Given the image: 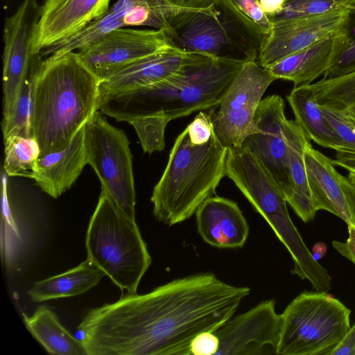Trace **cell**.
I'll list each match as a JSON object with an SVG mask.
<instances>
[{"label":"cell","mask_w":355,"mask_h":355,"mask_svg":"<svg viewBox=\"0 0 355 355\" xmlns=\"http://www.w3.org/2000/svg\"><path fill=\"white\" fill-rule=\"evenodd\" d=\"M284 135L291 178V193L286 200L296 214L307 223L314 218L318 211L309 187L304 162V150L310 139L295 120H286Z\"/></svg>","instance_id":"7402d4cb"},{"label":"cell","mask_w":355,"mask_h":355,"mask_svg":"<svg viewBox=\"0 0 355 355\" xmlns=\"http://www.w3.org/2000/svg\"><path fill=\"white\" fill-rule=\"evenodd\" d=\"M4 144L3 170L7 175L31 178L40 154L36 139L12 136L4 139Z\"/></svg>","instance_id":"f1b7e54d"},{"label":"cell","mask_w":355,"mask_h":355,"mask_svg":"<svg viewBox=\"0 0 355 355\" xmlns=\"http://www.w3.org/2000/svg\"><path fill=\"white\" fill-rule=\"evenodd\" d=\"M87 259L123 293H136L151 257L135 220L101 189L85 236Z\"/></svg>","instance_id":"5b68a950"},{"label":"cell","mask_w":355,"mask_h":355,"mask_svg":"<svg viewBox=\"0 0 355 355\" xmlns=\"http://www.w3.org/2000/svg\"><path fill=\"white\" fill-rule=\"evenodd\" d=\"M342 187L346 197L348 207L355 225V184L347 176L340 175Z\"/></svg>","instance_id":"ab89813d"},{"label":"cell","mask_w":355,"mask_h":355,"mask_svg":"<svg viewBox=\"0 0 355 355\" xmlns=\"http://www.w3.org/2000/svg\"><path fill=\"white\" fill-rule=\"evenodd\" d=\"M62 0H46L44 4L42 6L41 10H46L51 8L58 3L61 2Z\"/></svg>","instance_id":"f6af8a7d"},{"label":"cell","mask_w":355,"mask_h":355,"mask_svg":"<svg viewBox=\"0 0 355 355\" xmlns=\"http://www.w3.org/2000/svg\"><path fill=\"white\" fill-rule=\"evenodd\" d=\"M250 293L195 274L92 309L78 329L87 355H190L193 338L216 331Z\"/></svg>","instance_id":"6da1fadb"},{"label":"cell","mask_w":355,"mask_h":355,"mask_svg":"<svg viewBox=\"0 0 355 355\" xmlns=\"http://www.w3.org/2000/svg\"><path fill=\"white\" fill-rule=\"evenodd\" d=\"M314 98L321 106L336 110H347L355 105V71L311 84Z\"/></svg>","instance_id":"f546056e"},{"label":"cell","mask_w":355,"mask_h":355,"mask_svg":"<svg viewBox=\"0 0 355 355\" xmlns=\"http://www.w3.org/2000/svg\"><path fill=\"white\" fill-rule=\"evenodd\" d=\"M188 54L171 47L125 67L100 83L98 101L168 78L181 68Z\"/></svg>","instance_id":"e0dca14e"},{"label":"cell","mask_w":355,"mask_h":355,"mask_svg":"<svg viewBox=\"0 0 355 355\" xmlns=\"http://www.w3.org/2000/svg\"><path fill=\"white\" fill-rule=\"evenodd\" d=\"M347 177L355 184V172L349 171Z\"/></svg>","instance_id":"bcb514c9"},{"label":"cell","mask_w":355,"mask_h":355,"mask_svg":"<svg viewBox=\"0 0 355 355\" xmlns=\"http://www.w3.org/2000/svg\"><path fill=\"white\" fill-rule=\"evenodd\" d=\"M22 315L26 329L49 354L87 355L82 340L64 328L48 306L41 305L31 315Z\"/></svg>","instance_id":"d4e9b609"},{"label":"cell","mask_w":355,"mask_h":355,"mask_svg":"<svg viewBox=\"0 0 355 355\" xmlns=\"http://www.w3.org/2000/svg\"><path fill=\"white\" fill-rule=\"evenodd\" d=\"M345 111H347L355 119V105Z\"/></svg>","instance_id":"7dc6e473"},{"label":"cell","mask_w":355,"mask_h":355,"mask_svg":"<svg viewBox=\"0 0 355 355\" xmlns=\"http://www.w3.org/2000/svg\"><path fill=\"white\" fill-rule=\"evenodd\" d=\"M168 23L169 39L177 49L217 58L250 61L232 43L213 3L206 8L180 12L173 16Z\"/></svg>","instance_id":"9a60e30c"},{"label":"cell","mask_w":355,"mask_h":355,"mask_svg":"<svg viewBox=\"0 0 355 355\" xmlns=\"http://www.w3.org/2000/svg\"><path fill=\"white\" fill-rule=\"evenodd\" d=\"M286 120L283 98L277 94L266 96L260 102L254 117L255 131L242 145L271 174L286 198L291 193L289 158L284 135Z\"/></svg>","instance_id":"7c38bea8"},{"label":"cell","mask_w":355,"mask_h":355,"mask_svg":"<svg viewBox=\"0 0 355 355\" xmlns=\"http://www.w3.org/2000/svg\"><path fill=\"white\" fill-rule=\"evenodd\" d=\"M87 164L84 125L67 147L39 157L31 178L43 191L58 198L71 188Z\"/></svg>","instance_id":"ffe728a7"},{"label":"cell","mask_w":355,"mask_h":355,"mask_svg":"<svg viewBox=\"0 0 355 355\" xmlns=\"http://www.w3.org/2000/svg\"><path fill=\"white\" fill-rule=\"evenodd\" d=\"M350 313L327 292L300 293L281 314L276 354L330 355L350 328Z\"/></svg>","instance_id":"52a82bcc"},{"label":"cell","mask_w":355,"mask_h":355,"mask_svg":"<svg viewBox=\"0 0 355 355\" xmlns=\"http://www.w3.org/2000/svg\"><path fill=\"white\" fill-rule=\"evenodd\" d=\"M245 62L189 53L183 65L171 76L148 87L101 99L98 109L118 121L130 123L153 116L170 121L216 107Z\"/></svg>","instance_id":"3957f363"},{"label":"cell","mask_w":355,"mask_h":355,"mask_svg":"<svg viewBox=\"0 0 355 355\" xmlns=\"http://www.w3.org/2000/svg\"><path fill=\"white\" fill-rule=\"evenodd\" d=\"M98 79L77 53L49 56L35 65L31 137L39 157L67 147L98 111Z\"/></svg>","instance_id":"277c9868"},{"label":"cell","mask_w":355,"mask_h":355,"mask_svg":"<svg viewBox=\"0 0 355 355\" xmlns=\"http://www.w3.org/2000/svg\"><path fill=\"white\" fill-rule=\"evenodd\" d=\"M321 109L324 117L341 139L343 150L355 153V119L345 110L324 107H321Z\"/></svg>","instance_id":"836d02e7"},{"label":"cell","mask_w":355,"mask_h":355,"mask_svg":"<svg viewBox=\"0 0 355 355\" xmlns=\"http://www.w3.org/2000/svg\"><path fill=\"white\" fill-rule=\"evenodd\" d=\"M287 100L295 121L305 134L320 146L336 151L343 150L338 135L324 117L321 107L315 100L311 84L294 87Z\"/></svg>","instance_id":"cb8c5ba5"},{"label":"cell","mask_w":355,"mask_h":355,"mask_svg":"<svg viewBox=\"0 0 355 355\" xmlns=\"http://www.w3.org/2000/svg\"><path fill=\"white\" fill-rule=\"evenodd\" d=\"M175 47L164 30L119 28L77 55L100 83L144 58Z\"/></svg>","instance_id":"30bf717a"},{"label":"cell","mask_w":355,"mask_h":355,"mask_svg":"<svg viewBox=\"0 0 355 355\" xmlns=\"http://www.w3.org/2000/svg\"><path fill=\"white\" fill-rule=\"evenodd\" d=\"M259 1L266 15L271 17L282 10L285 0H259Z\"/></svg>","instance_id":"7bdbcfd3"},{"label":"cell","mask_w":355,"mask_h":355,"mask_svg":"<svg viewBox=\"0 0 355 355\" xmlns=\"http://www.w3.org/2000/svg\"><path fill=\"white\" fill-rule=\"evenodd\" d=\"M35 65L31 64L9 121L1 125L3 139L12 136L31 137V117L33 108Z\"/></svg>","instance_id":"4dcf8cb0"},{"label":"cell","mask_w":355,"mask_h":355,"mask_svg":"<svg viewBox=\"0 0 355 355\" xmlns=\"http://www.w3.org/2000/svg\"><path fill=\"white\" fill-rule=\"evenodd\" d=\"M121 27H124L122 20L108 9L103 15L92 21L74 35L46 47L39 54L42 57L47 58L59 56L74 50L79 51Z\"/></svg>","instance_id":"83f0119b"},{"label":"cell","mask_w":355,"mask_h":355,"mask_svg":"<svg viewBox=\"0 0 355 355\" xmlns=\"http://www.w3.org/2000/svg\"><path fill=\"white\" fill-rule=\"evenodd\" d=\"M226 176L268 223L289 252L293 274L307 275L318 262L306 247L288 211L286 196L261 162L244 148H228Z\"/></svg>","instance_id":"8992f818"},{"label":"cell","mask_w":355,"mask_h":355,"mask_svg":"<svg viewBox=\"0 0 355 355\" xmlns=\"http://www.w3.org/2000/svg\"><path fill=\"white\" fill-rule=\"evenodd\" d=\"M330 355H355V324L348 330Z\"/></svg>","instance_id":"f35d334b"},{"label":"cell","mask_w":355,"mask_h":355,"mask_svg":"<svg viewBox=\"0 0 355 355\" xmlns=\"http://www.w3.org/2000/svg\"><path fill=\"white\" fill-rule=\"evenodd\" d=\"M282 318L273 300L262 301L246 312L232 316L215 334L219 339L216 355L276 354Z\"/></svg>","instance_id":"4fadbf2b"},{"label":"cell","mask_w":355,"mask_h":355,"mask_svg":"<svg viewBox=\"0 0 355 355\" xmlns=\"http://www.w3.org/2000/svg\"><path fill=\"white\" fill-rule=\"evenodd\" d=\"M166 0H117L109 8L119 17L124 27L146 26L157 30L171 31L169 20L185 10Z\"/></svg>","instance_id":"4316f807"},{"label":"cell","mask_w":355,"mask_h":355,"mask_svg":"<svg viewBox=\"0 0 355 355\" xmlns=\"http://www.w3.org/2000/svg\"><path fill=\"white\" fill-rule=\"evenodd\" d=\"M85 144L87 164L98 177L101 189L128 217L135 220L132 155L125 132L98 110L85 125Z\"/></svg>","instance_id":"ba28073f"},{"label":"cell","mask_w":355,"mask_h":355,"mask_svg":"<svg viewBox=\"0 0 355 355\" xmlns=\"http://www.w3.org/2000/svg\"><path fill=\"white\" fill-rule=\"evenodd\" d=\"M33 1L24 0L16 11L6 18L3 55V119L1 125L10 119L31 67V39Z\"/></svg>","instance_id":"5bb4252c"},{"label":"cell","mask_w":355,"mask_h":355,"mask_svg":"<svg viewBox=\"0 0 355 355\" xmlns=\"http://www.w3.org/2000/svg\"><path fill=\"white\" fill-rule=\"evenodd\" d=\"M352 0H285L282 10L268 17L272 24L320 15L351 6Z\"/></svg>","instance_id":"1f68e13d"},{"label":"cell","mask_w":355,"mask_h":355,"mask_svg":"<svg viewBox=\"0 0 355 355\" xmlns=\"http://www.w3.org/2000/svg\"><path fill=\"white\" fill-rule=\"evenodd\" d=\"M198 232L207 244L219 248H238L245 243L249 226L237 203L213 196L196 212Z\"/></svg>","instance_id":"ac0fdd59"},{"label":"cell","mask_w":355,"mask_h":355,"mask_svg":"<svg viewBox=\"0 0 355 355\" xmlns=\"http://www.w3.org/2000/svg\"><path fill=\"white\" fill-rule=\"evenodd\" d=\"M351 6H352V8L353 10H354V11H355V4H354V5H351Z\"/></svg>","instance_id":"c3c4849f"},{"label":"cell","mask_w":355,"mask_h":355,"mask_svg":"<svg viewBox=\"0 0 355 355\" xmlns=\"http://www.w3.org/2000/svg\"><path fill=\"white\" fill-rule=\"evenodd\" d=\"M349 237L346 242L334 241L333 247L343 256L355 264V225H348Z\"/></svg>","instance_id":"74e56055"},{"label":"cell","mask_w":355,"mask_h":355,"mask_svg":"<svg viewBox=\"0 0 355 355\" xmlns=\"http://www.w3.org/2000/svg\"><path fill=\"white\" fill-rule=\"evenodd\" d=\"M169 3L184 8H202L212 4L213 0H166Z\"/></svg>","instance_id":"b9f144b4"},{"label":"cell","mask_w":355,"mask_h":355,"mask_svg":"<svg viewBox=\"0 0 355 355\" xmlns=\"http://www.w3.org/2000/svg\"><path fill=\"white\" fill-rule=\"evenodd\" d=\"M219 339L214 331H205L197 335L190 345V355H216Z\"/></svg>","instance_id":"8d00e7d4"},{"label":"cell","mask_w":355,"mask_h":355,"mask_svg":"<svg viewBox=\"0 0 355 355\" xmlns=\"http://www.w3.org/2000/svg\"><path fill=\"white\" fill-rule=\"evenodd\" d=\"M235 6L250 20L269 34L272 24L262 10L259 0H232Z\"/></svg>","instance_id":"d590c367"},{"label":"cell","mask_w":355,"mask_h":355,"mask_svg":"<svg viewBox=\"0 0 355 355\" xmlns=\"http://www.w3.org/2000/svg\"><path fill=\"white\" fill-rule=\"evenodd\" d=\"M355 71V35L349 37L331 66L324 73L323 78L345 76Z\"/></svg>","instance_id":"e575fe53"},{"label":"cell","mask_w":355,"mask_h":355,"mask_svg":"<svg viewBox=\"0 0 355 355\" xmlns=\"http://www.w3.org/2000/svg\"><path fill=\"white\" fill-rule=\"evenodd\" d=\"M333 162L335 166H340L348 171L355 172V153L344 150L336 151Z\"/></svg>","instance_id":"60d3db41"},{"label":"cell","mask_w":355,"mask_h":355,"mask_svg":"<svg viewBox=\"0 0 355 355\" xmlns=\"http://www.w3.org/2000/svg\"><path fill=\"white\" fill-rule=\"evenodd\" d=\"M349 28L285 57L267 69L277 80L291 81L295 87L310 85L334 62L349 40Z\"/></svg>","instance_id":"d6986e66"},{"label":"cell","mask_w":355,"mask_h":355,"mask_svg":"<svg viewBox=\"0 0 355 355\" xmlns=\"http://www.w3.org/2000/svg\"><path fill=\"white\" fill-rule=\"evenodd\" d=\"M104 276L105 273L87 259L61 274L35 282L28 295L36 302L76 296L96 286Z\"/></svg>","instance_id":"603a6c76"},{"label":"cell","mask_w":355,"mask_h":355,"mask_svg":"<svg viewBox=\"0 0 355 355\" xmlns=\"http://www.w3.org/2000/svg\"><path fill=\"white\" fill-rule=\"evenodd\" d=\"M200 111L178 136L150 200L155 218L172 226L189 219L226 176L228 148L216 137L212 115Z\"/></svg>","instance_id":"7a4b0ae2"},{"label":"cell","mask_w":355,"mask_h":355,"mask_svg":"<svg viewBox=\"0 0 355 355\" xmlns=\"http://www.w3.org/2000/svg\"><path fill=\"white\" fill-rule=\"evenodd\" d=\"M169 121L163 116H147L130 121L135 129L144 153L162 151L165 146L164 131Z\"/></svg>","instance_id":"d6a6232c"},{"label":"cell","mask_w":355,"mask_h":355,"mask_svg":"<svg viewBox=\"0 0 355 355\" xmlns=\"http://www.w3.org/2000/svg\"><path fill=\"white\" fill-rule=\"evenodd\" d=\"M304 162L309 187L318 211L323 209L354 225L340 181L333 160L314 149L309 142Z\"/></svg>","instance_id":"44dd1931"},{"label":"cell","mask_w":355,"mask_h":355,"mask_svg":"<svg viewBox=\"0 0 355 355\" xmlns=\"http://www.w3.org/2000/svg\"><path fill=\"white\" fill-rule=\"evenodd\" d=\"M277 79L257 61L246 62L212 115L214 130L227 148L242 147L255 131L254 117L262 97Z\"/></svg>","instance_id":"9c48e42d"},{"label":"cell","mask_w":355,"mask_h":355,"mask_svg":"<svg viewBox=\"0 0 355 355\" xmlns=\"http://www.w3.org/2000/svg\"><path fill=\"white\" fill-rule=\"evenodd\" d=\"M352 14V6H344L322 15L272 24L257 62L268 68L285 57L346 31Z\"/></svg>","instance_id":"8fae6325"},{"label":"cell","mask_w":355,"mask_h":355,"mask_svg":"<svg viewBox=\"0 0 355 355\" xmlns=\"http://www.w3.org/2000/svg\"><path fill=\"white\" fill-rule=\"evenodd\" d=\"M110 1L62 0L51 8L40 10L32 33V55L39 54L46 47L74 35L101 17L110 8Z\"/></svg>","instance_id":"2e32d148"},{"label":"cell","mask_w":355,"mask_h":355,"mask_svg":"<svg viewBox=\"0 0 355 355\" xmlns=\"http://www.w3.org/2000/svg\"><path fill=\"white\" fill-rule=\"evenodd\" d=\"M354 4H355V0H352V2L351 5H354Z\"/></svg>","instance_id":"681fc988"},{"label":"cell","mask_w":355,"mask_h":355,"mask_svg":"<svg viewBox=\"0 0 355 355\" xmlns=\"http://www.w3.org/2000/svg\"><path fill=\"white\" fill-rule=\"evenodd\" d=\"M217 17L236 49L257 61L268 34L247 17L232 0H213Z\"/></svg>","instance_id":"484cf974"},{"label":"cell","mask_w":355,"mask_h":355,"mask_svg":"<svg viewBox=\"0 0 355 355\" xmlns=\"http://www.w3.org/2000/svg\"><path fill=\"white\" fill-rule=\"evenodd\" d=\"M327 251V247L324 243L318 242L316 243L313 247L312 256L315 261H318L322 259L326 254Z\"/></svg>","instance_id":"ee69618b"}]
</instances>
